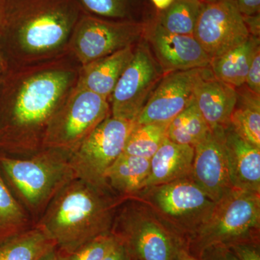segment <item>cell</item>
Returning <instances> with one entry per match:
<instances>
[{
    "label": "cell",
    "instance_id": "obj_1",
    "mask_svg": "<svg viewBox=\"0 0 260 260\" xmlns=\"http://www.w3.org/2000/svg\"><path fill=\"white\" fill-rule=\"evenodd\" d=\"M124 200L109 188L75 178L53 198L35 225L61 254H70L112 232L116 211Z\"/></svg>",
    "mask_w": 260,
    "mask_h": 260
},
{
    "label": "cell",
    "instance_id": "obj_2",
    "mask_svg": "<svg viewBox=\"0 0 260 260\" xmlns=\"http://www.w3.org/2000/svg\"><path fill=\"white\" fill-rule=\"evenodd\" d=\"M73 77L71 72L50 70L32 75L22 84L0 119V153L27 156L42 150L46 129L62 104Z\"/></svg>",
    "mask_w": 260,
    "mask_h": 260
},
{
    "label": "cell",
    "instance_id": "obj_3",
    "mask_svg": "<svg viewBox=\"0 0 260 260\" xmlns=\"http://www.w3.org/2000/svg\"><path fill=\"white\" fill-rule=\"evenodd\" d=\"M81 15L78 0H6L3 34L23 57H42L64 47Z\"/></svg>",
    "mask_w": 260,
    "mask_h": 260
},
{
    "label": "cell",
    "instance_id": "obj_4",
    "mask_svg": "<svg viewBox=\"0 0 260 260\" xmlns=\"http://www.w3.org/2000/svg\"><path fill=\"white\" fill-rule=\"evenodd\" d=\"M70 158V153L54 148L25 157L0 153V171L30 217L41 216L55 195L76 178Z\"/></svg>",
    "mask_w": 260,
    "mask_h": 260
},
{
    "label": "cell",
    "instance_id": "obj_5",
    "mask_svg": "<svg viewBox=\"0 0 260 260\" xmlns=\"http://www.w3.org/2000/svg\"><path fill=\"white\" fill-rule=\"evenodd\" d=\"M116 211L112 232L136 260H177L185 242L146 203L126 198Z\"/></svg>",
    "mask_w": 260,
    "mask_h": 260
},
{
    "label": "cell",
    "instance_id": "obj_6",
    "mask_svg": "<svg viewBox=\"0 0 260 260\" xmlns=\"http://www.w3.org/2000/svg\"><path fill=\"white\" fill-rule=\"evenodd\" d=\"M260 193L233 189L215 203L206 223L191 238L188 250L198 256L210 246L259 243Z\"/></svg>",
    "mask_w": 260,
    "mask_h": 260
},
{
    "label": "cell",
    "instance_id": "obj_7",
    "mask_svg": "<svg viewBox=\"0 0 260 260\" xmlns=\"http://www.w3.org/2000/svg\"><path fill=\"white\" fill-rule=\"evenodd\" d=\"M131 198L146 203L187 246L216 203L190 177L145 188Z\"/></svg>",
    "mask_w": 260,
    "mask_h": 260
},
{
    "label": "cell",
    "instance_id": "obj_8",
    "mask_svg": "<svg viewBox=\"0 0 260 260\" xmlns=\"http://www.w3.org/2000/svg\"><path fill=\"white\" fill-rule=\"evenodd\" d=\"M109 100L98 94L78 88L61 104L51 119L43 140V148H54L71 154L108 116Z\"/></svg>",
    "mask_w": 260,
    "mask_h": 260
},
{
    "label": "cell",
    "instance_id": "obj_9",
    "mask_svg": "<svg viewBox=\"0 0 260 260\" xmlns=\"http://www.w3.org/2000/svg\"><path fill=\"white\" fill-rule=\"evenodd\" d=\"M136 122L109 116L92 131L73 153L70 164L75 177L101 187L109 188L105 174L124 151Z\"/></svg>",
    "mask_w": 260,
    "mask_h": 260
},
{
    "label": "cell",
    "instance_id": "obj_10",
    "mask_svg": "<svg viewBox=\"0 0 260 260\" xmlns=\"http://www.w3.org/2000/svg\"><path fill=\"white\" fill-rule=\"evenodd\" d=\"M145 25L138 21L108 20L82 14L70 37L72 49L83 66L143 39Z\"/></svg>",
    "mask_w": 260,
    "mask_h": 260
},
{
    "label": "cell",
    "instance_id": "obj_11",
    "mask_svg": "<svg viewBox=\"0 0 260 260\" xmlns=\"http://www.w3.org/2000/svg\"><path fill=\"white\" fill-rule=\"evenodd\" d=\"M136 46L109 99L111 116L134 121L164 75L148 44L140 41Z\"/></svg>",
    "mask_w": 260,
    "mask_h": 260
},
{
    "label": "cell",
    "instance_id": "obj_12",
    "mask_svg": "<svg viewBox=\"0 0 260 260\" xmlns=\"http://www.w3.org/2000/svg\"><path fill=\"white\" fill-rule=\"evenodd\" d=\"M193 36L211 59L240 45L251 35L234 0H212L203 3Z\"/></svg>",
    "mask_w": 260,
    "mask_h": 260
},
{
    "label": "cell",
    "instance_id": "obj_13",
    "mask_svg": "<svg viewBox=\"0 0 260 260\" xmlns=\"http://www.w3.org/2000/svg\"><path fill=\"white\" fill-rule=\"evenodd\" d=\"M194 148L190 178L216 203L234 189L229 174L225 129H210Z\"/></svg>",
    "mask_w": 260,
    "mask_h": 260
},
{
    "label": "cell",
    "instance_id": "obj_14",
    "mask_svg": "<svg viewBox=\"0 0 260 260\" xmlns=\"http://www.w3.org/2000/svg\"><path fill=\"white\" fill-rule=\"evenodd\" d=\"M143 39L164 74L209 67L210 56L194 36L172 34L155 22L145 25Z\"/></svg>",
    "mask_w": 260,
    "mask_h": 260
},
{
    "label": "cell",
    "instance_id": "obj_15",
    "mask_svg": "<svg viewBox=\"0 0 260 260\" xmlns=\"http://www.w3.org/2000/svg\"><path fill=\"white\" fill-rule=\"evenodd\" d=\"M201 69L164 74L137 118L136 124H169L192 100Z\"/></svg>",
    "mask_w": 260,
    "mask_h": 260
},
{
    "label": "cell",
    "instance_id": "obj_16",
    "mask_svg": "<svg viewBox=\"0 0 260 260\" xmlns=\"http://www.w3.org/2000/svg\"><path fill=\"white\" fill-rule=\"evenodd\" d=\"M193 98L210 129L230 126L237 101V88L215 78L209 67L200 70Z\"/></svg>",
    "mask_w": 260,
    "mask_h": 260
},
{
    "label": "cell",
    "instance_id": "obj_17",
    "mask_svg": "<svg viewBox=\"0 0 260 260\" xmlns=\"http://www.w3.org/2000/svg\"><path fill=\"white\" fill-rule=\"evenodd\" d=\"M225 135L233 188L260 193V148L243 139L231 126Z\"/></svg>",
    "mask_w": 260,
    "mask_h": 260
},
{
    "label": "cell",
    "instance_id": "obj_18",
    "mask_svg": "<svg viewBox=\"0 0 260 260\" xmlns=\"http://www.w3.org/2000/svg\"><path fill=\"white\" fill-rule=\"evenodd\" d=\"M194 155L193 147L167 138L150 158V174L143 189L190 177Z\"/></svg>",
    "mask_w": 260,
    "mask_h": 260
},
{
    "label": "cell",
    "instance_id": "obj_19",
    "mask_svg": "<svg viewBox=\"0 0 260 260\" xmlns=\"http://www.w3.org/2000/svg\"><path fill=\"white\" fill-rule=\"evenodd\" d=\"M135 46H129L83 66L77 87L109 100L118 80L133 59Z\"/></svg>",
    "mask_w": 260,
    "mask_h": 260
},
{
    "label": "cell",
    "instance_id": "obj_20",
    "mask_svg": "<svg viewBox=\"0 0 260 260\" xmlns=\"http://www.w3.org/2000/svg\"><path fill=\"white\" fill-rule=\"evenodd\" d=\"M150 171V159L121 153L109 167L105 180L109 189L126 199L144 188Z\"/></svg>",
    "mask_w": 260,
    "mask_h": 260
},
{
    "label": "cell",
    "instance_id": "obj_21",
    "mask_svg": "<svg viewBox=\"0 0 260 260\" xmlns=\"http://www.w3.org/2000/svg\"><path fill=\"white\" fill-rule=\"evenodd\" d=\"M259 47V37L250 36L240 45L210 59L209 68L215 78L239 88L245 84L253 56Z\"/></svg>",
    "mask_w": 260,
    "mask_h": 260
},
{
    "label": "cell",
    "instance_id": "obj_22",
    "mask_svg": "<svg viewBox=\"0 0 260 260\" xmlns=\"http://www.w3.org/2000/svg\"><path fill=\"white\" fill-rule=\"evenodd\" d=\"M55 244L37 225L0 242V260H39Z\"/></svg>",
    "mask_w": 260,
    "mask_h": 260
},
{
    "label": "cell",
    "instance_id": "obj_23",
    "mask_svg": "<svg viewBox=\"0 0 260 260\" xmlns=\"http://www.w3.org/2000/svg\"><path fill=\"white\" fill-rule=\"evenodd\" d=\"M237 91L230 126L243 139L260 148V96L244 85L237 88Z\"/></svg>",
    "mask_w": 260,
    "mask_h": 260
},
{
    "label": "cell",
    "instance_id": "obj_24",
    "mask_svg": "<svg viewBox=\"0 0 260 260\" xmlns=\"http://www.w3.org/2000/svg\"><path fill=\"white\" fill-rule=\"evenodd\" d=\"M210 130L193 98L189 105L169 123L167 138L178 144L194 148L204 139Z\"/></svg>",
    "mask_w": 260,
    "mask_h": 260
},
{
    "label": "cell",
    "instance_id": "obj_25",
    "mask_svg": "<svg viewBox=\"0 0 260 260\" xmlns=\"http://www.w3.org/2000/svg\"><path fill=\"white\" fill-rule=\"evenodd\" d=\"M202 7L199 0H174L160 12L157 23L172 34L193 36Z\"/></svg>",
    "mask_w": 260,
    "mask_h": 260
},
{
    "label": "cell",
    "instance_id": "obj_26",
    "mask_svg": "<svg viewBox=\"0 0 260 260\" xmlns=\"http://www.w3.org/2000/svg\"><path fill=\"white\" fill-rule=\"evenodd\" d=\"M30 217L15 198L0 171V242L29 229Z\"/></svg>",
    "mask_w": 260,
    "mask_h": 260
},
{
    "label": "cell",
    "instance_id": "obj_27",
    "mask_svg": "<svg viewBox=\"0 0 260 260\" xmlns=\"http://www.w3.org/2000/svg\"><path fill=\"white\" fill-rule=\"evenodd\" d=\"M169 124H137L126 140L123 153L150 159L167 139Z\"/></svg>",
    "mask_w": 260,
    "mask_h": 260
},
{
    "label": "cell",
    "instance_id": "obj_28",
    "mask_svg": "<svg viewBox=\"0 0 260 260\" xmlns=\"http://www.w3.org/2000/svg\"><path fill=\"white\" fill-rule=\"evenodd\" d=\"M78 2L95 16L119 21H136L134 16L140 5V0H78Z\"/></svg>",
    "mask_w": 260,
    "mask_h": 260
},
{
    "label": "cell",
    "instance_id": "obj_29",
    "mask_svg": "<svg viewBox=\"0 0 260 260\" xmlns=\"http://www.w3.org/2000/svg\"><path fill=\"white\" fill-rule=\"evenodd\" d=\"M118 239L112 232L104 234L80 246L70 254H61L62 260H104L115 247Z\"/></svg>",
    "mask_w": 260,
    "mask_h": 260
},
{
    "label": "cell",
    "instance_id": "obj_30",
    "mask_svg": "<svg viewBox=\"0 0 260 260\" xmlns=\"http://www.w3.org/2000/svg\"><path fill=\"white\" fill-rule=\"evenodd\" d=\"M244 85L253 93L260 96V47L253 56Z\"/></svg>",
    "mask_w": 260,
    "mask_h": 260
},
{
    "label": "cell",
    "instance_id": "obj_31",
    "mask_svg": "<svg viewBox=\"0 0 260 260\" xmlns=\"http://www.w3.org/2000/svg\"><path fill=\"white\" fill-rule=\"evenodd\" d=\"M229 248L239 260H260L259 243H239Z\"/></svg>",
    "mask_w": 260,
    "mask_h": 260
},
{
    "label": "cell",
    "instance_id": "obj_32",
    "mask_svg": "<svg viewBox=\"0 0 260 260\" xmlns=\"http://www.w3.org/2000/svg\"><path fill=\"white\" fill-rule=\"evenodd\" d=\"M198 257L200 260H239L230 248L222 245L208 246L200 253Z\"/></svg>",
    "mask_w": 260,
    "mask_h": 260
},
{
    "label": "cell",
    "instance_id": "obj_33",
    "mask_svg": "<svg viewBox=\"0 0 260 260\" xmlns=\"http://www.w3.org/2000/svg\"><path fill=\"white\" fill-rule=\"evenodd\" d=\"M244 16L259 14L260 0H234Z\"/></svg>",
    "mask_w": 260,
    "mask_h": 260
},
{
    "label": "cell",
    "instance_id": "obj_34",
    "mask_svg": "<svg viewBox=\"0 0 260 260\" xmlns=\"http://www.w3.org/2000/svg\"><path fill=\"white\" fill-rule=\"evenodd\" d=\"M117 238V237H116ZM118 239V238H117ZM104 260H136L130 254L125 246L118 239L115 247Z\"/></svg>",
    "mask_w": 260,
    "mask_h": 260
},
{
    "label": "cell",
    "instance_id": "obj_35",
    "mask_svg": "<svg viewBox=\"0 0 260 260\" xmlns=\"http://www.w3.org/2000/svg\"><path fill=\"white\" fill-rule=\"evenodd\" d=\"M246 26L251 36L259 37V15L244 16Z\"/></svg>",
    "mask_w": 260,
    "mask_h": 260
},
{
    "label": "cell",
    "instance_id": "obj_36",
    "mask_svg": "<svg viewBox=\"0 0 260 260\" xmlns=\"http://www.w3.org/2000/svg\"><path fill=\"white\" fill-rule=\"evenodd\" d=\"M5 8L6 0H0V37L4 34L5 25ZM3 64V58L0 54V66Z\"/></svg>",
    "mask_w": 260,
    "mask_h": 260
},
{
    "label": "cell",
    "instance_id": "obj_37",
    "mask_svg": "<svg viewBox=\"0 0 260 260\" xmlns=\"http://www.w3.org/2000/svg\"><path fill=\"white\" fill-rule=\"evenodd\" d=\"M39 260H62V258H61L60 252L56 249V248H54Z\"/></svg>",
    "mask_w": 260,
    "mask_h": 260
},
{
    "label": "cell",
    "instance_id": "obj_38",
    "mask_svg": "<svg viewBox=\"0 0 260 260\" xmlns=\"http://www.w3.org/2000/svg\"><path fill=\"white\" fill-rule=\"evenodd\" d=\"M177 260H200L198 256L193 255L187 248H184V249H181L180 252H179V255H178Z\"/></svg>",
    "mask_w": 260,
    "mask_h": 260
},
{
    "label": "cell",
    "instance_id": "obj_39",
    "mask_svg": "<svg viewBox=\"0 0 260 260\" xmlns=\"http://www.w3.org/2000/svg\"><path fill=\"white\" fill-rule=\"evenodd\" d=\"M154 5L160 10L167 9L170 6L174 0H151Z\"/></svg>",
    "mask_w": 260,
    "mask_h": 260
},
{
    "label": "cell",
    "instance_id": "obj_40",
    "mask_svg": "<svg viewBox=\"0 0 260 260\" xmlns=\"http://www.w3.org/2000/svg\"><path fill=\"white\" fill-rule=\"evenodd\" d=\"M202 3H207V2L212 1V0H199Z\"/></svg>",
    "mask_w": 260,
    "mask_h": 260
}]
</instances>
